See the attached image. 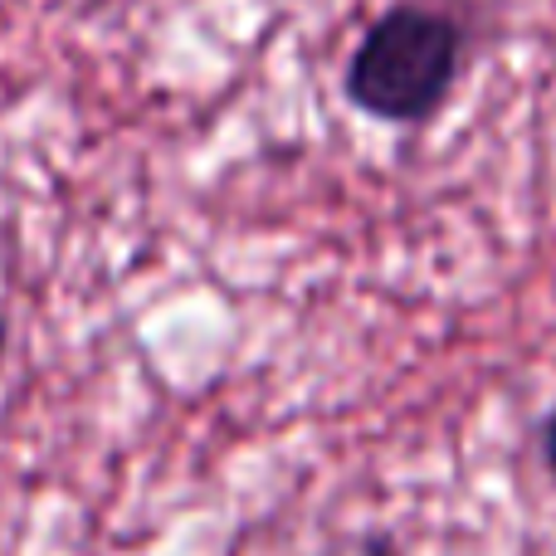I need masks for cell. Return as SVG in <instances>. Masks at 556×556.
<instances>
[{
  "label": "cell",
  "mask_w": 556,
  "mask_h": 556,
  "mask_svg": "<svg viewBox=\"0 0 556 556\" xmlns=\"http://www.w3.org/2000/svg\"><path fill=\"white\" fill-rule=\"evenodd\" d=\"M469 64V29L430 0H391L342 64V98L381 127H430Z\"/></svg>",
  "instance_id": "6da1fadb"
},
{
  "label": "cell",
  "mask_w": 556,
  "mask_h": 556,
  "mask_svg": "<svg viewBox=\"0 0 556 556\" xmlns=\"http://www.w3.org/2000/svg\"><path fill=\"white\" fill-rule=\"evenodd\" d=\"M538 450H542V464H547V473L556 479V401H552V410L542 415V425H538Z\"/></svg>",
  "instance_id": "7a4b0ae2"
},
{
  "label": "cell",
  "mask_w": 556,
  "mask_h": 556,
  "mask_svg": "<svg viewBox=\"0 0 556 556\" xmlns=\"http://www.w3.org/2000/svg\"><path fill=\"white\" fill-rule=\"evenodd\" d=\"M5 356H10V317L0 307V366H5Z\"/></svg>",
  "instance_id": "3957f363"
}]
</instances>
